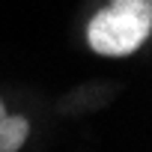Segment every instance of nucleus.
<instances>
[{
    "instance_id": "obj_2",
    "label": "nucleus",
    "mask_w": 152,
    "mask_h": 152,
    "mask_svg": "<svg viewBox=\"0 0 152 152\" xmlns=\"http://www.w3.org/2000/svg\"><path fill=\"white\" fill-rule=\"evenodd\" d=\"M30 134V122L24 116H9L0 102V152H18Z\"/></svg>"
},
{
    "instance_id": "obj_1",
    "label": "nucleus",
    "mask_w": 152,
    "mask_h": 152,
    "mask_svg": "<svg viewBox=\"0 0 152 152\" xmlns=\"http://www.w3.org/2000/svg\"><path fill=\"white\" fill-rule=\"evenodd\" d=\"M152 33V0H110L87 24V42L102 57H128Z\"/></svg>"
}]
</instances>
